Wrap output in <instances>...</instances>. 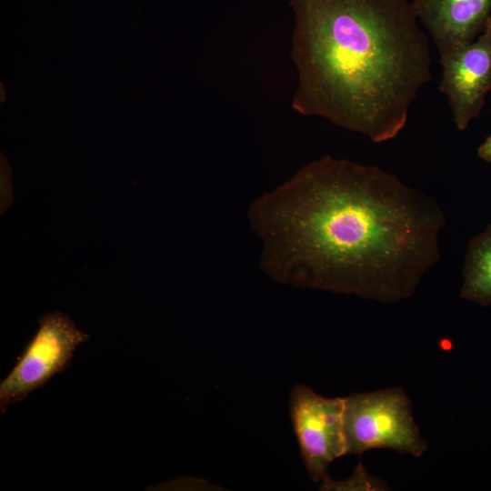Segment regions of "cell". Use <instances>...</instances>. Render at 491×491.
Wrapping results in <instances>:
<instances>
[{
  "instance_id": "obj_7",
  "label": "cell",
  "mask_w": 491,
  "mask_h": 491,
  "mask_svg": "<svg viewBox=\"0 0 491 491\" xmlns=\"http://www.w3.org/2000/svg\"><path fill=\"white\" fill-rule=\"evenodd\" d=\"M411 4L440 54L474 41L491 17V0H414Z\"/></svg>"
},
{
  "instance_id": "obj_1",
  "label": "cell",
  "mask_w": 491,
  "mask_h": 491,
  "mask_svg": "<svg viewBox=\"0 0 491 491\" xmlns=\"http://www.w3.org/2000/svg\"><path fill=\"white\" fill-rule=\"evenodd\" d=\"M274 278L383 303L412 296L440 259L446 217L378 166L326 155L249 210Z\"/></svg>"
},
{
  "instance_id": "obj_4",
  "label": "cell",
  "mask_w": 491,
  "mask_h": 491,
  "mask_svg": "<svg viewBox=\"0 0 491 491\" xmlns=\"http://www.w3.org/2000/svg\"><path fill=\"white\" fill-rule=\"evenodd\" d=\"M39 327L18 362L0 382V412L25 399L65 370L77 346L90 338L62 312H50L38 320Z\"/></svg>"
},
{
  "instance_id": "obj_8",
  "label": "cell",
  "mask_w": 491,
  "mask_h": 491,
  "mask_svg": "<svg viewBox=\"0 0 491 491\" xmlns=\"http://www.w3.org/2000/svg\"><path fill=\"white\" fill-rule=\"evenodd\" d=\"M461 297L482 306L491 305V225L473 237L463 268Z\"/></svg>"
},
{
  "instance_id": "obj_10",
  "label": "cell",
  "mask_w": 491,
  "mask_h": 491,
  "mask_svg": "<svg viewBox=\"0 0 491 491\" xmlns=\"http://www.w3.org/2000/svg\"><path fill=\"white\" fill-rule=\"evenodd\" d=\"M490 26H491V17H490Z\"/></svg>"
},
{
  "instance_id": "obj_5",
  "label": "cell",
  "mask_w": 491,
  "mask_h": 491,
  "mask_svg": "<svg viewBox=\"0 0 491 491\" xmlns=\"http://www.w3.org/2000/svg\"><path fill=\"white\" fill-rule=\"evenodd\" d=\"M289 410L307 473L315 482L325 481L329 465L346 455L345 397H323L297 385L291 392Z\"/></svg>"
},
{
  "instance_id": "obj_6",
  "label": "cell",
  "mask_w": 491,
  "mask_h": 491,
  "mask_svg": "<svg viewBox=\"0 0 491 491\" xmlns=\"http://www.w3.org/2000/svg\"><path fill=\"white\" fill-rule=\"evenodd\" d=\"M440 91L448 99L455 125L465 130L476 118L491 91V26L472 42L440 54Z\"/></svg>"
},
{
  "instance_id": "obj_3",
  "label": "cell",
  "mask_w": 491,
  "mask_h": 491,
  "mask_svg": "<svg viewBox=\"0 0 491 491\" xmlns=\"http://www.w3.org/2000/svg\"><path fill=\"white\" fill-rule=\"evenodd\" d=\"M344 433L346 455L388 448L419 457L426 449L411 401L400 387L345 397Z\"/></svg>"
},
{
  "instance_id": "obj_2",
  "label": "cell",
  "mask_w": 491,
  "mask_h": 491,
  "mask_svg": "<svg viewBox=\"0 0 491 491\" xmlns=\"http://www.w3.org/2000/svg\"><path fill=\"white\" fill-rule=\"evenodd\" d=\"M292 106L375 143L395 138L432 80L426 35L407 0H290Z\"/></svg>"
},
{
  "instance_id": "obj_9",
  "label": "cell",
  "mask_w": 491,
  "mask_h": 491,
  "mask_svg": "<svg viewBox=\"0 0 491 491\" xmlns=\"http://www.w3.org/2000/svg\"><path fill=\"white\" fill-rule=\"evenodd\" d=\"M478 155L482 159L491 163V135L479 146Z\"/></svg>"
}]
</instances>
